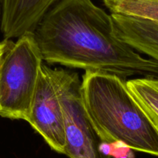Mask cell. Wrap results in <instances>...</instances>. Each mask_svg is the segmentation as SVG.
Masks as SVG:
<instances>
[{"mask_svg": "<svg viewBox=\"0 0 158 158\" xmlns=\"http://www.w3.org/2000/svg\"><path fill=\"white\" fill-rule=\"evenodd\" d=\"M44 60L85 71L158 77V63L116 36L112 16L92 0H57L34 32Z\"/></svg>", "mask_w": 158, "mask_h": 158, "instance_id": "obj_1", "label": "cell"}, {"mask_svg": "<svg viewBox=\"0 0 158 158\" xmlns=\"http://www.w3.org/2000/svg\"><path fill=\"white\" fill-rule=\"evenodd\" d=\"M86 112L103 143H121L158 157V131L115 74L85 71L81 85Z\"/></svg>", "mask_w": 158, "mask_h": 158, "instance_id": "obj_2", "label": "cell"}, {"mask_svg": "<svg viewBox=\"0 0 158 158\" xmlns=\"http://www.w3.org/2000/svg\"><path fill=\"white\" fill-rule=\"evenodd\" d=\"M43 61L33 33L10 41L0 71V116L27 122Z\"/></svg>", "mask_w": 158, "mask_h": 158, "instance_id": "obj_3", "label": "cell"}, {"mask_svg": "<svg viewBox=\"0 0 158 158\" xmlns=\"http://www.w3.org/2000/svg\"><path fill=\"white\" fill-rule=\"evenodd\" d=\"M51 76L63 109L65 151L69 158H111L102 150L103 143L86 112L78 74L63 68H51Z\"/></svg>", "mask_w": 158, "mask_h": 158, "instance_id": "obj_4", "label": "cell"}, {"mask_svg": "<svg viewBox=\"0 0 158 158\" xmlns=\"http://www.w3.org/2000/svg\"><path fill=\"white\" fill-rule=\"evenodd\" d=\"M27 122L53 150L64 154L63 109L48 66L44 64L38 75Z\"/></svg>", "mask_w": 158, "mask_h": 158, "instance_id": "obj_5", "label": "cell"}, {"mask_svg": "<svg viewBox=\"0 0 158 158\" xmlns=\"http://www.w3.org/2000/svg\"><path fill=\"white\" fill-rule=\"evenodd\" d=\"M57 0H2L0 30L4 40L34 33Z\"/></svg>", "mask_w": 158, "mask_h": 158, "instance_id": "obj_6", "label": "cell"}, {"mask_svg": "<svg viewBox=\"0 0 158 158\" xmlns=\"http://www.w3.org/2000/svg\"><path fill=\"white\" fill-rule=\"evenodd\" d=\"M119 39L158 63V23L139 18L111 14Z\"/></svg>", "mask_w": 158, "mask_h": 158, "instance_id": "obj_7", "label": "cell"}, {"mask_svg": "<svg viewBox=\"0 0 158 158\" xmlns=\"http://www.w3.org/2000/svg\"><path fill=\"white\" fill-rule=\"evenodd\" d=\"M132 97L158 131V77H143L127 81Z\"/></svg>", "mask_w": 158, "mask_h": 158, "instance_id": "obj_8", "label": "cell"}, {"mask_svg": "<svg viewBox=\"0 0 158 158\" xmlns=\"http://www.w3.org/2000/svg\"><path fill=\"white\" fill-rule=\"evenodd\" d=\"M111 14L158 23V0H103Z\"/></svg>", "mask_w": 158, "mask_h": 158, "instance_id": "obj_9", "label": "cell"}, {"mask_svg": "<svg viewBox=\"0 0 158 158\" xmlns=\"http://www.w3.org/2000/svg\"><path fill=\"white\" fill-rule=\"evenodd\" d=\"M10 41H11L10 40H3L2 41L0 42V71H1V66H2L4 54L10 45Z\"/></svg>", "mask_w": 158, "mask_h": 158, "instance_id": "obj_10", "label": "cell"}, {"mask_svg": "<svg viewBox=\"0 0 158 158\" xmlns=\"http://www.w3.org/2000/svg\"><path fill=\"white\" fill-rule=\"evenodd\" d=\"M2 0H0V21H1V16H2Z\"/></svg>", "mask_w": 158, "mask_h": 158, "instance_id": "obj_11", "label": "cell"}]
</instances>
